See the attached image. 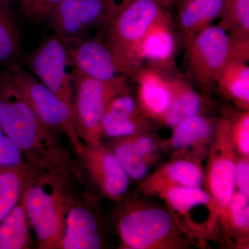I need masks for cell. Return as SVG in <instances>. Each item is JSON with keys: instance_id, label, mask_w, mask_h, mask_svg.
<instances>
[{"instance_id": "obj_1", "label": "cell", "mask_w": 249, "mask_h": 249, "mask_svg": "<svg viewBox=\"0 0 249 249\" xmlns=\"http://www.w3.org/2000/svg\"><path fill=\"white\" fill-rule=\"evenodd\" d=\"M0 124L33 168L40 171H76L56 132L40 121L6 67L0 71Z\"/></svg>"}, {"instance_id": "obj_2", "label": "cell", "mask_w": 249, "mask_h": 249, "mask_svg": "<svg viewBox=\"0 0 249 249\" xmlns=\"http://www.w3.org/2000/svg\"><path fill=\"white\" fill-rule=\"evenodd\" d=\"M116 214L121 247L127 249H187L203 247L168 206L134 196L123 199Z\"/></svg>"}, {"instance_id": "obj_3", "label": "cell", "mask_w": 249, "mask_h": 249, "mask_svg": "<svg viewBox=\"0 0 249 249\" xmlns=\"http://www.w3.org/2000/svg\"><path fill=\"white\" fill-rule=\"evenodd\" d=\"M78 175L65 170H36L33 174L26 189L25 206L37 237V248L58 249L67 214L77 198L71 180Z\"/></svg>"}, {"instance_id": "obj_4", "label": "cell", "mask_w": 249, "mask_h": 249, "mask_svg": "<svg viewBox=\"0 0 249 249\" xmlns=\"http://www.w3.org/2000/svg\"><path fill=\"white\" fill-rule=\"evenodd\" d=\"M163 12L155 0L121 1L105 31L103 42L114 55L122 76L132 77L142 66V40Z\"/></svg>"}, {"instance_id": "obj_5", "label": "cell", "mask_w": 249, "mask_h": 249, "mask_svg": "<svg viewBox=\"0 0 249 249\" xmlns=\"http://www.w3.org/2000/svg\"><path fill=\"white\" fill-rule=\"evenodd\" d=\"M6 69L46 127L56 133L65 134L73 150L79 155L84 143L78 134L74 108L17 64L7 65Z\"/></svg>"}, {"instance_id": "obj_6", "label": "cell", "mask_w": 249, "mask_h": 249, "mask_svg": "<svg viewBox=\"0 0 249 249\" xmlns=\"http://www.w3.org/2000/svg\"><path fill=\"white\" fill-rule=\"evenodd\" d=\"M237 155L231 138L229 117L217 119L215 136L204 170V187L212 199L221 232L225 227L228 207L236 191Z\"/></svg>"}, {"instance_id": "obj_7", "label": "cell", "mask_w": 249, "mask_h": 249, "mask_svg": "<svg viewBox=\"0 0 249 249\" xmlns=\"http://www.w3.org/2000/svg\"><path fill=\"white\" fill-rule=\"evenodd\" d=\"M129 92L127 77L120 76L109 81H101L79 73L73 107L77 129L83 142H101L103 118L108 104L116 96Z\"/></svg>"}, {"instance_id": "obj_8", "label": "cell", "mask_w": 249, "mask_h": 249, "mask_svg": "<svg viewBox=\"0 0 249 249\" xmlns=\"http://www.w3.org/2000/svg\"><path fill=\"white\" fill-rule=\"evenodd\" d=\"M118 0H65L45 22L60 40L89 38L105 31L120 6Z\"/></svg>"}, {"instance_id": "obj_9", "label": "cell", "mask_w": 249, "mask_h": 249, "mask_svg": "<svg viewBox=\"0 0 249 249\" xmlns=\"http://www.w3.org/2000/svg\"><path fill=\"white\" fill-rule=\"evenodd\" d=\"M185 59L192 78L209 91L223 67L231 58L230 39L227 31L213 24L186 41Z\"/></svg>"}, {"instance_id": "obj_10", "label": "cell", "mask_w": 249, "mask_h": 249, "mask_svg": "<svg viewBox=\"0 0 249 249\" xmlns=\"http://www.w3.org/2000/svg\"><path fill=\"white\" fill-rule=\"evenodd\" d=\"M29 66L34 76L73 108L78 70L71 54L56 36L47 37L31 54Z\"/></svg>"}, {"instance_id": "obj_11", "label": "cell", "mask_w": 249, "mask_h": 249, "mask_svg": "<svg viewBox=\"0 0 249 249\" xmlns=\"http://www.w3.org/2000/svg\"><path fill=\"white\" fill-rule=\"evenodd\" d=\"M85 170L103 196L116 202L124 199L129 186L128 175L109 147L102 143L83 144L79 154Z\"/></svg>"}, {"instance_id": "obj_12", "label": "cell", "mask_w": 249, "mask_h": 249, "mask_svg": "<svg viewBox=\"0 0 249 249\" xmlns=\"http://www.w3.org/2000/svg\"><path fill=\"white\" fill-rule=\"evenodd\" d=\"M104 34L89 38L61 40L71 54L78 72L91 79L109 81L122 76L114 55L103 42Z\"/></svg>"}, {"instance_id": "obj_13", "label": "cell", "mask_w": 249, "mask_h": 249, "mask_svg": "<svg viewBox=\"0 0 249 249\" xmlns=\"http://www.w3.org/2000/svg\"><path fill=\"white\" fill-rule=\"evenodd\" d=\"M217 121L205 114L188 118L174 127L169 139L161 142V148L173 156H188L203 161L213 142Z\"/></svg>"}, {"instance_id": "obj_14", "label": "cell", "mask_w": 249, "mask_h": 249, "mask_svg": "<svg viewBox=\"0 0 249 249\" xmlns=\"http://www.w3.org/2000/svg\"><path fill=\"white\" fill-rule=\"evenodd\" d=\"M152 196L163 199L186 231L201 245H206V240L196 222V213L197 210L209 209L216 217L212 199L207 192L202 188L170 186L157 190Z\"/></svg>"}, {"instance_id": "obj_15", "label": "cell", "mask_w": 249, "mask_h": 249, "mask_svg": "<svg viewBox=\"0 0 249 249\" xmlns=\"http://www.w3.org/2000/svg\"><path fill=\"white\" fill-rule=\"evenodd\" d=\"M204 169L202 161L188 156L175 155L155 173L142 179L140 191L151 196L157 190L170 186L203 188Z\"/></svg>"}, {"instance_id": "obj_16", "label": "cell", "mask_w": 249, "mask_h": 249, "mask_svg": "<svg viewBox=\"0 0 249 249\" xmlns=\"http://www.w3.org/2000/svg\"><path fill=\"white\" fill-rule=\"evenodd\" d=\"M151 128L152 121L142 114L130 92L111 100L103 118V137L123 138L149 132Z\"/></svg>"}, {"instance_id": "obj_17", "label": "cell", "mask_w": 249, "mask_h": 249, "mask_svg": "<svg viewBox=\"0 0 249 249\" xmlns=\"http://www.w3.org/2000/svg\"><path fill=\"white\" fill-rule=\"evenodd\" d=\"M132 78L138 84L137 100L142 114L150 121L161 122L172 99L168 75L149 65L139 67Z\"/></svg>"}, {"instance_id": "obj_18", "label": "cell", "mask_w": 249, "mask_h": 249, "mask_svg": "<svg viewBox=\"0 0 249 249\" xmlns=\"http://www.w3.org/2000/svg\"><path fill=\"white\" fill-rule=\"evenodd\" d=\"M103 239L96 214L85 201L76 198L66 220L58 249H99Z\"/></svg>"}, {"instance_id": "obj_19", "label": "cell", "mask_w": 249, "mask_h": 249, "mask_svg": "<svg viewBox=\"0 0 249 249\" xmlns=\"http://www.w3.org/2000/svg\"><path fill=\"white\" fill-rule=\"evenodd\" d=\"M177 36L171 18L163 12L153 23L142 40L143 61L160 71H171L175 67Z\"/></svg>"}, {"instance_id": "obj_20", "label": "cell", "mask_w": 249, "mask_h": 249, "mask_svg": "<svg viewBox=\"0 0 249 249\" xmlns=\"http://www.w3.org/2000/svg\"><path fill=\"white\" fill-rule=\"evenodd\" d=\"M168 78L171 86V103L160 124L173 129L188 118L204 114L207 101L183 78L169 76Z\"/></svg>"}, {"instance_id": "obj_21", "label": "cell", "mask_w": 249, "mask_h": 249, "mask_svg": "<svg viewBox=\"0 0 249 249\" xmlns=\"http://www.w3.org/2000/svg\"><path fill=\"white\" fill-rule=\"evenodd\" d=\"M222 4L223 0H191L178 9V29L183 45L219 18Z\"/></svg>"}, {"instance_id": "obj_22", "label": "cell", "mask_w": 249, "mask_h": 249, "mask_svg": "<svg viewBox=\"0 0 249 249\" xmlns=\"http://www.w3.org/2000/svg\"><path fill=\"white\" fill-rule=\"evenodd\" d=\"M216 85L229 101L242 111H249L248 62L230 59L219 73Z\"/></svg>"}, {"instance_id": "obj_23", "label": "cell", "mask_w": 249, "mask_h": 249, "mask_svg": "<svg viewBox=\"0 0 249 249\" xmlns=\"http://www.w3.org/2000/svg\"><path fill=\"white\" fill-rule=\"evenodd\" d=\"M26 189L18 204L0 222V249L32 248L31 226L25 206Z\"/></svg>"}, {"instance_id": "obj_24", "label": "cell", "mask_w": 249, "mask_h": 249, "mask_svg": "<svg viewBox=\"0 0 249 249\" xmlns=\"http://www.w3.org/2000/svg\"><path fill=\"white\" fill-rule=\"evenodd\" d=\"M222 235L230 245L249 249V196L236 189L227 210Z\"/></svg>"}, {"instance_id": "obj_25", "label": "cell", "mask_w": 249, "mask_h": 249, "mask_svg": "<svg viewBox=\"0 0 249 249\" xmlns=\"http://www.w3.org/2000/svg\"><path fill=\"white\" fill-rule=\"evenodd\" d=\"M14 0H0V65L16 63L22 48V34L14 9Z\"/></svg>"}, {"instance_id": "obj_26", "label": "cell", "mask_w": 249, "mask_h": 249, "mask_svg": "<svg viewBox=\"0 0 249 249\" xmlns=\"http://www.w3.org/2000/svg\"><path fill=\"white\" fill-rule=\"evenodd\" d=\"M36 170L27 163L0 168V222L18 204Z\"/></svg>"}, {"instance_id": "obj_27", "label": "cell", "mask_w": 249, "mask_h": 249, "mask_svg": "<svg viewBox=\"0 0 249 249\" xmlns=\"http://www.w3.org/2000/svg\"><path fill=\"white\" fill-rule=\"evenodd\" d=\"M219 27L230 35L249 37V0H223Z\"/></svg>"}, {"instance_id": "obj_28", "label": "cell", "mask_w": 249, "mask_h": 249, "mask_svg": "<svg viewBox=\"0 0 249 249\" xmlns=\"http://www.w3.org/2000/svg\"><path fill=\"white\" fill-rule=\"evenodd\" d=\"M109 148L115 154L129 178L142 181L146 178L149 165L134 150L127 137L118 138Z\"/></svg>"}, {"instance_id": "obj_29", "label": "cell", "mask_w": 249, "mask_h": 249, "mask_svg": "<svg viewBox=\"0 0 249 249\" xmlns=\"http://www.w3.org/2000/svg\"><path fill=\"white\" fill-rule=\"evenodd\" d=\"M230 134L237 155L249 157V111L241 110L229 117Z\"/></svg>"}, {"instance_id": "obj_30", "label": "cell", "mask_w": 249, "mask_h": 249, "mask_svg": "<svg viewBox=\"0 0 249 249\" xmlns=\"http://www.w3.org/2000/svg\"><path fill=\"white\" fill-rule=\"evenodd\" d=\"M65 0H15L20 5L24 16L31 23L45 22L52 10Z\"/></svg>"}, {"instance_id": "obj_31", "label": "cell", "mask_w": 249, "mask_h": 249, "mask_svg": "<svg viewBox=\"0 0 249 249\" xmlns=\"http://www.w3.org/2000/svg\"><path fill=\"white\" fill-rule=\"evenodd\" d=\"M134 150L149 165L157 158V152L161 148V142L152 137L148 132L127 137Z\"/></svg>"}, {"instance_id": "obj_32", "label": "cell", "mask_w": 249, "mask_h": 249, "mask_svg": "<svg viewBox=\"0 0 249 249\" xmlns=\"http://www.w3.org/2000/svg\"><path fill=\"white\" fill-rule=\"evenodd\" d=\"M25 163L22 153L6 136L0 124V168L19 166Z\"/></svg>"}, {"instance_id": "obj_33", "label": "cell", "mask_w": 249, "mask_h": 249, "mask_svg": "<svg viewBox=\"0 0 249 249\" xmlns=\"http://www.w3.org/2000/svg\"><path fill=\"white\" fill-rule=\"evenodd\" d=\"M236 189L249 196V157L237 155L235 165Z\"/></svg>"}, {"instance_id": "obj_34", "label": "cell", "mask_w": 249, "mask_h": 249, "mask_svg": "<svg viewBox=\"0 0 249 249\" xmlns=\"http://www.w3.org/2000/svg\"><path fill=\"white\" fill-rule=\"evenodd\" d=\"M163 9H169L176 2L177 0H155Z\"/></svg>"}, {"instance_id": "obj_35", "label": "cell", "mask_w": 249, "mask_h": 249, "mask_svg": "<svg viewBox=\"0 0 249 249\" xmlns=\"http://www.w3.org/2000/svg\"><path fill=\"white\" fill-rule=\"evenodd\" d=\"M191 0H177L176 2L178 5V9L182 7L183 6H184L185 4H186L187 3L189 2Z\"/></svg>"}]
</instances>
